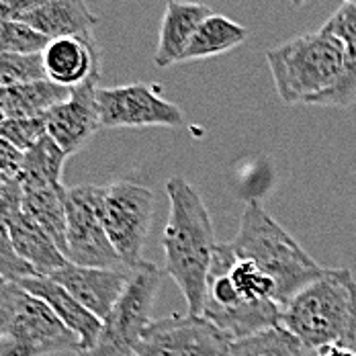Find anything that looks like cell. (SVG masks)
<instances>
[{
  "instance_id": "ffe728a7",
  "label": "cell",
  "mask_w": 356,
  "mask_h": 356,
  "mask_svg": "<svg viewBox=\"0 0 356 356\" xmlns=\"http://www.w3.org/2000/svg\"><path fill=\"white\" fill-rule=\"evenodd\" d=\"M8 236L17 254L35 270L37 277H51L54 273L70 264V260L56 246V242L25 213L8 225Z\"/></svg>"
},
{
  "instance_id": "4dcf8cb0",
  "label": "cell",
  "mask_w": 356,
  "mask_h": 356,
  "mask_svg": "<svg viewBox=\"0 0 356 356\" xmlns=\"http://www.w3.org/2000/svg\"><path fill=\"white\" fill-rule=\"evenodd\" d=\"M21 164H23V152L10 142H6L4 138H0V175L17 178L21 172Z\"/></svg>"
},
{
  "instance_id": "44dd1931",
  "label": "cell",
  "mask_w": 356,
  "mask_h": 356,
  "mask_svg": "<svg viewBox=\"0 0 356 356\" xmlns=\"http://www.w3.org/2000/svg\"><path fill=\"white\" fill-rule=\"evenodd\" d=\"M246 39H248V29L244 25L213 13L197 29L191 45L184 51V62L205 60L232 51L234 47L242 45Z\"/></svg>"
},
{
  "instance_id": "d4e9b609",
  "label": "cell",
  "mask_w": 356,
  "mask_h": 356,
  "mask_svg": "<svg viewBox=\"0 0 356 356\" xmlns=\"http://www.w3.org/2000/svg\"><path fill=\"white\" fill-rule=\"evenodd\" d=\"M49 41L25 23L0 19V54H43Z\"/></svg>"
},
{
  "instance_id": "7c38bea8",
  "label": "cell",
  "mask_w": 356,
  "mask_h": 356,
  "mask_svg": "<svg viewBox=\"0 0 356 356\" xmlns=\"http://www.w3.org/2000/svg\"><path fill=\"white\" fill-rule=\"evenodd\" d=\"M99 80L101 76H95L82 86L72 88L70 99L45 115L47 136L66 152L68 158L78 154L101 129L97 103Z\"/></svg>"
},
{
  "instance_id": "74e56055",
  "label": "cell",
  "mask_w": 356,
  "mask_h": 356,
  "mask_svg": "<svg viewBox=\"0 0 356 356\" xmlns=\"http://www.w3.org/2000/svg\"><path fill=\"white\" fill-rule=\"evenodd\" d=\"M76 356H78V353H76Z\"/></svg>"
},
{
  "instance_id": "9a60e30c",
  "label": "cell",
  "mask_w": 356,
  "mask_h": 356,
  "mask_svg": "<svg viewBox=\"0 0 356 356\" xmlns=\"http://www.w3.org/2000/svg\"><path fill=\"white\" fill-rule=\"evenodd\" d=\"M17 285L23 286L25 291H29L39 299H43L54 309V314L64 321V325L78 338V353H88L97 346L99 336L103 332V320L90 314L60 283H56L49 277H29Z\"/></svg>"
},
{
  "instance_id": "30bf717a",
  "label": "cell",
  "mask_w": 356,
  "mask_h": 356,
  "mask_svg": "<svg viewBox=\"0 0 356 356\" xmlns=\"http://www.w3.org/2000/svg\"><path fill=\"white\" fill-rule=\"evenodd\" d=\"M103 129L117 127H180L184 115L178 105L166 101L158 86L136 82L97 90Z\"/></svg>"
},
{
  "instance_id": "836d02e7",
  "label": "cell",
  "mask_w": 356,
  "mask_h": 356,
  "mask_svg": "<svg viewBox=\"0 0 356 356\" xmlns=\"http://www.w3.org/2000/svg\"><path fill=\"white\" fill-rule=\"evenodd\" d=\"M6 119H4V115H2V111H0V127H2V123H4Z\"/></svg>"
},
{
  "instance_id": "e0dca14e",
  "label": "cell",
  "mask_w": 356,
  "mask_h": 356,
  "mask_svg": "<svg viewBox=\"0 0 356 356\" xmlns=\"http://www.w3.org/2000/svg\"><path fill=\"white\" fill-rule=\"evenodd\" d=\"M19 23L29 25L47 39L92 37L99 17L84 0H39Z\"/></svg>"
},
{
  "instance_id": "7a4b0ae2",
  "label": "cell",
  "mask_w": 356,
  "mask_h": 356,
  "mask_svg": "<svg viewBox=\"0 0 356 356\" xmlns=\"http://www.w3.org/2000/svg\"><path fill=\"white\" fill-rule=\"evenodd\" d=\"M229 248L236 256L254 262L273 281L275 297L281 307L325 273V268L266 213L258 199L246 203L240 229L229 242Z\"/></svg>"
},
{
  "instance_id": "f546056e",
  "label": "cell",
  "mask_w": 356,
  "mask_h": 356,
  "mask_svg": "<svg viewBox=\"0 0 356 356\" xmlns=\"http://www.w3.org/2000/svg\"><path fill=\"white\" fill-rule=\"evenodd\" d=\"M23 215V184L19 178H8L0 184V227L8 225Z\"/></svg>"
},
{
  "instance_id": "5b68a950",
  "label": "cell",
  "mask_w": 356,
  "mask_h": 356,
  "mask_svg": "<svg viewBox=\"0 0 356 356\" xmlns=\"http://www.w3.org/2000/svg\"><path fill=\"white\" fill-rule=\"evenodd\" d=\"M76 348L78 338L54 309L17 283L0 289V356H47Z\"/></svg>"
},
{
  "instance_id": "f1b7e54d",
  "label": "cell",
  "mask_w": 356,
  "mask_h": 356,
  "mask_svg": "<svg viewBox=\"0 0 356 356\" xmlns=\"http://www.w3.org/2000/svg\"><path fill=\"white\" fill-rule=\"evenodd\" d=\"M325 35L336 37L338 41L346 45L356 43V4L355 2H344L320 29Z\"/></svg>"
},
{
  "instance_id": "3957f363",
  "label": "cell",
  "mask_w": 356,
  "mask_h": 356,
  "mask_svg": "<svg viewBox=\"0 0 356 356\" xmlns=\"http://www.w3.org/2000/svg\"><path fill=\"white\" fill-rule=\"evenodd\" d=\"M281 325L312 353L330 344L353 346L356 340V281L348 268H325L285 307Z\"/></svg>"
},
{
  "instance_id": "484cf974",
  "label": "cell",
  "mask_w": 356,
  "mask_h": 356,
  "mask_svg": "<svg viewBox=\"0 0 356 356\" xmlns=\"http://www.w3.org/2000/svg\"><path fill=\"white\" fill-rule=\"evenodd\" d=\"M356 103V43L346 45L344 56V72L336 88H332L327 95L316 101L318 107H353Z\"/></svg>"
},
{
  "instance_id": "1f68e13d",
  "label": "cell",
  "mask_w": 356,
  "mask_h": 356,
  "mask_svg": "<svg viewBox=\"0 0 356 356\" xmlns=\"http://www.w3.org/2000/svg\"><path fill=\"white\" fill-rule=\"evenodd\" d=\"M316 356H356V350H353V346H346V344H330V346L316 350Z\"/></svg>"
},
{
  "instance_id": "603a6c76",
  "label": "cell",
  "mask_w": 356,
  "mask_h": 356,
  "mask_svg": "<svg viewBox=\"0 0 356 356\" xmlns=\"http://www.w3.org/2000/svg\"><path fill=\"white\" fill-rule=\"evenodd\" d=\"M229 356H316V353L283 325H277L234 340Z\"/></svg>"
},
{
  "instance_id": "9c48e42d",
  "label": "cell",
  "mask_w": 356,
  "mask_h": 356,
  "mask_svg": "<svg viewBox=\"0 0 356 356\" xmlns=\"http://www.w3.org/2000/svg\"><path fill=\"white\" fill-rule=\"evenodd\" d=\"M234 336L205 316L152 320L136 348L138 356H229Z\"/></svg>"
},
{
  "instance_id": "6da1fadb",
  "label": "cell",
  "mask_w": 356,
  "mask_h": 356,
  "mask_svg": "<svg viewBox=\"0 0 356 356\" xmlns=\"http://www.w3.org/2000/svg\"><path fill=\"white\" fill-rule=\"evenodd\" d=\"M166 195L170 201V213L162 236L166 273L184 295L188 314L201 316L215 250L219 246L213 219L203 197L186 178H168Z\"/></svg>"
},
{
  "instance_id": "ba28073f",
  "label": "cell",
  "mask_w": 356,
  "mask_h": 356,
  "mask_svg": "<svg viewBox=\"0 0 356 356\" xmlns=\"http://www.w3.org/2000/svg\"><path fill=\"white\" fill-rule=\"evenodd\" d=\"M68 229L66 258L72 264L88 268L129 270L113 248L101 215V186L78 184L68 188L66 197Z\"/></svg>"
},
{
  "instance_id": "2e32d148",
  "label": "cell",
  "mask_w": 356,
  "mask_h": 356,
  "mask_svg": "<svg viewBox=\"0 0 356 356\" xmlns=\"http://www.w3.org/2000/svg\"><path fill=\"white\" fill-rule=\"evenodd\" d=\"M209 15H213V10L203 2L168 0L154 54L156 66L168 68L184 62L186 47L191 45L197 29Z\"/></svg>"
},
{
  "instance_id": "d6986e66",
  "label": "cell",
  "mask_w": 356,
  "mask_h": 356,
  "mask_svg": "<svg viewBox=\"0 0 356 356\" xmlns=\"http://www.w3.org/2000/svg\"><path fill=\"white\" fill-rule=\"evenodd\" d=\"M72 90L51 80H33L8 88H0V111L6 121L45 117L54 107L70 99Z\"/></svg>"
},
{
  "instance_id": "8d00e7d4",
  "label": "cell",
  "mask_w": 356,
  "mask_h": 356,
  "mask_svg": "<svg viewBox=\"0 0 356 356\" xmlns=\"http://www.w3.org/2000/svg\"><path fill=\"white\" fill-rule=\"evenodd\" d=\"M344 2H355V4H356V0H344Z\"/></svg>"
},
{
  "instance_id": "7402d4cb",
  "label": "cell",
  "mask_w": 356,
  "mask_h": 356,
  "mask_svg": "<svg viewBox=\"0 0 356 356\" xmlns=\"http://www.w3.org/2000/svg\"><path fill=\"white\" fill-rule=\"evenodd\" d=\"M68 156L49 136L23 152V164L19 180L21 184H62V172Z\"/></svg>"
},
{
  "instance_id": "5bb4252c",
  "label": "cell",
  "mask_w": 356,
  "mask_h": 356,
  "mask_svg": "<svg viewBox=\"0 0 356 356\" xmlns=\"http://www.w3.org/2000/svg\"><path fill=\"white\" fill-rule=\"evenodd\" d=\"M45 76L58 86L78 88L95 76H101V54L95 37H60L43 49Z\"/></svg>"
},
{
  "instance_id": "4fadbf2b",
  "label": "cell",
  "mask_w": 356,
  "mask_h": 356,
  "mask_svg": "<svg viewBox=\"0 0 356 356\" xmlns=\"http://www.w3.org/2000/svg\"><path fill=\"white\" fill-rule=\"evenodd\" d=\"M134 270L113 268H88L78 264H66L49 279L64 286L76 301H80L99 320H105L115 303L121 299L131 283Z\"/></svg>"
},
{
  "instance_id": "83f0119b",
  "label": "cell",
  "mask_w": 356,
  "mask_h": 356,
  "mask_svg": "<svg viewBox=\"0 0 356 356\" xmlns=\"http://www.w3.org/2000/svg\"><path fill=\"white\" fill-rule=\"evenodd\" d=\"M0 277L6 283H21L23 279L37 277V273L17 254L8 229L0 227Z\"/></svg>"
},
{
  "instance_id": "d6a6232c",
  "label": "cell",
  "mask_w": 356,
  "mask_h": 356,
  "mask_svg": "<svg viewBox=\"0 0 356 356\" xmlns=\"http://www.w3.org/2000/svg\"><path fill=\"white\" fill-rule=\"evenodd\" d=\"M305 2H307V0H291L293 6H301V4H305Z\"/></svg>"
},
{
  "instance_id": "4316f807",
  "label": "cell",
  "mask_w": 356,
  "mask_h": 356,
  "mask_svg": "<svg viewBox=\"0 0 356 356\" xmlns=\"http://www.w3.org/2000/svg\"><path fill=\"white\" fill-rule=\"evenodd\" d=\"M43 136H47V125L45 117H35V119H10L4 121L0 127V138L10 142L21 152H27L33 147Z\"/></svg>"
},
{
  "instance_id": "cb8c5ba5",
  "label": "cell",
  "mask_w": 356,
  "mask_h": 356,
  "mask_svg": "<svg viewBox=\"0 0 356 356\" xmlns=\"http://www.w3.org/2000/svg\"><path fill=\"white\" fill-rule=\"evenodd\" d=\"M43 78L47 76L41 54H0V88Z\"/></svg>"
},
{
  "instance_id": "52a82bcc",
  "label": "cell",
  "mask_w": 356,
  "mask_h": 356,
  "mask_svg": "<svg viewBox=\"0 0 356 356\" xmlns=\"http://www.w3.org/2000/svg\"><path fill=\"white\" fill-rule=\"evenodd\" d=\"M160 283L162 273L156 264L143 262L136 268L129 286L103 320V332L97 346L88 353H78V356H138L136 348L143 330L152 321Z\"/></svg>"
},
{
  "instance_id": "277c9868",
  "label": "cell",
  "mask_w": 356,
  "mask_h": 356,
  "mask_svg": "<svg viewBox=\"0 0 356 356\" xmlns=\"http://www.w3.org/2000/svg\"><path fill=\"white\" fill-rule=\"evenodd\" d=\"M346 47L336 37L307 33L266 51L277 95L285 105H316L342 78Z\"/></svg>"
},
{
  "instance_id": "ac0fdd59",
  "label": "cell",
  "mask_w": 356,
  "mask_h": 356,
  "mask_svg": "<svg viewBox=\"0 0 356 356\" xmlns=\"http://www.w3.org/2000/svg\"><path fill=\"white\" fill-rule=\"evenodd\" d=\"M68 188L64 184H23V213L56 242L66 256Z\"/></svg>"
},
{
  "instance_id": "e575fe53",
  "label": "cell",
  "mask_w": 356,
  "mask_h": 356,
  "mask_svg": "<svg viewBox=\"0 0 356 356\" xmlns=\"http://www.w3.org/2000/svg\"><path fill=\"white\" fill-rule=\"evenodd\" d=\"M6 180H8V177H4V175H0V184H2V182H6Z\"/></svg>"
},
{
  "instance_id": "8fae6325",
  "label": "cell",
  "mask_w": 356,
  "mask_h": 356,
  "mask_svg": "<svg viewBox=\"0 0 356 356\" xmlns=\"http://www.w3.org/2000/svg\"><path fill=\"white\" fill-rule=\"evenodd\" d=\"M201 316H205L207 320H211L215 325H219L221 330H225L238 340L252 336L256 332L281 325L283 307L275 301H264V303L242 301L236 295L227 275L213 264L207 281V297Z\"/></svg>"
},
{
  "instance_id": "d590c367",
  "label": "cell",
  "mask_w": 356,
  "mask_h": 356,
  "mask_svg": "<svg viewBox=\"0 0 356 356\" xmlns=\"http://www.w3.org/2000/svg\"><path fill=\"white\" fill-rule=\"evenodd\" d=\"M6 285V281H4V279H2V277H0V289H2V286Z\"/></svg>"
},
{
  "instance_id": "8992f818",
  "label": "cell",
  "mask_w": 356,
  "mask_h": 356,
  "mask_svg": "<svg viewBox=\"0 0 356 356\" xmlns=\"http://www.w3.org/2000/svg\"><path fill=\"white\" fill-rule=\"evenodd\" d=\"M154 193L131 180H115L101 186V215L108 240L125 268L136 270L143 262V246L154 221Z\"/></svg>"
}]
</instances>
